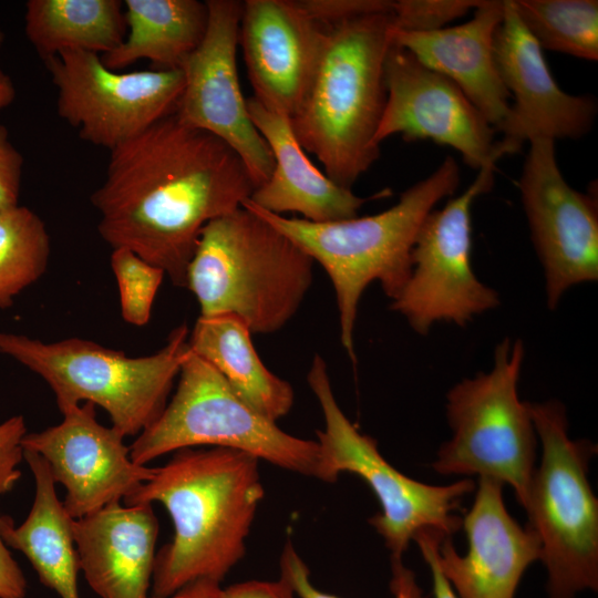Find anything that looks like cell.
<instances>
[{
    "instance_id": "obj_32",
    "label": "cell",
    "mask_w": 598,
    "mask_h": 598,
    "mask_svg": "<svg viewBox=\"0 0 598 598\" xmlns=\"http://www.w3.org/2000/svg\"><path fill=\"white\" fill-rule=\"evenodd\" d=\"M299 7L322 24H333L355 17L392 12L390 0H297Z\"/></svg>"
},
{
    "instance_id": "obj_17",
    "label": "cell",
    "mask_w": 598,
    "mask_h": 598,
    "mask_svg": "<svg viewBox=\"0 0 598 598\" xmlns=\"http://www.w3.org/2000/svg\"><path fill=\"white\" fill-rule=\"evenodd\" d=\"M495 60L501 79L515 104L496 142L502 158L517 153L537 137L577 140L594 126L597 102L590 95H573L554 80L543 50L518 18L513 0L504 1L495 34Z\"/></svg>"
},
{
    "instance_id": "obj_23",
    "label": "cell",
    "mask_w": 598,
    "mask_h": 598,
    "mask_svg": "<svg viewBox=\"0 0 598 598\" xmlns=\"http://www.w3.org/2000/svg\"><path fill=\"white\" fill-rule=\"evenodd\" d=\"M35 482L31 509L19 526L1 516V535L6 545L21 551L40 581L60 598H80V571L73 537V520L58 497L55 482L47 462L32 451H23Z\"/></svg>"
},
{
    "instance_id": "obj_19",
    "label": "cell",
    "mask_w": 598,
    "mask_h": 598,
    "mask_svg": "<svg viewBox=\"0 0 598 598\" xmlns=\"http://www.w3.org/2000/svg\"><path fill=\"white\" fill-rule=\"evenodd\" d=\"M503 485L480 477L474 503L462 519L468 540L465 556L457 554L451 536L437 548L439 567L458 598H514L527 567L540 559L536 532L508 514Z\"/></svg>"
},
{
    "instance_id": "obj_8",
    "label": "cell",
    "mask_w": 598,
    "mask_h": 598,
    "mask_svg": "<svg viewBox=\"0 0 598 598\" xmlns=\"http://www.w3.org/2000/svg\"><path fill=\"white\" fill-rule=\"evenodd\" d=\"M176 391L159 416L130 446L133 462L197 446L240 451L324 482L320 446L282 431L244 402L220 373L192 350Z\"/></svg>"
},
{
    "instance_id": "obj_38",
    "label": "cell",
    "mask_w": 598,
    "mask_h": 598,
    "mask_svg": "<svg viewBox=\"0 0 598 598\" xmlns=\"http://www.w3.org/2000/svg\"><path fill=\"white\" fill-rule=\"evenodd\" d=\"M220 582L199 579L179 589L171 598H221Z\"/></svg>"
},
{
    "instance_id": "obj_12",
    "label": "cell",
    "mask_w": 598,
    "mask_h": 598,
    "mask_svg": "<svg viewBox=\"0 0 598 598\" xmlns=\"http://www.w3.org/2000/svg\"><path fill=\"white\" fill-rule=\"evenodd\" d=\"M56 89V112L85 142L114 150L173 114L181 97V69L114 71L101 55L63 51L44 60Z\"/></svg>"
},
{
    "instance_id": "obj_14",
    "label": "cell",
    "mask_w": 598,
    "mask_h": 598,
    "mask_svg": "<svg viewBox=\"0 0 598 598\" xmlns=\"http://www.w3.org/2000/svg\"><path fill=\"white\" fill-rule=\"evenodd\" d=\"M554 143L544 137L529 141L518 181L549 309L558 306L570 287L598 280L597 199L568 185Z\"/></svg>"
},
{
    "instance_id": "obj_37",
    "label": "cell",
    "mask_w": 598,
    "mask_h": 598,
    "mask_svg": "<svg viewBox=\"0 0 598 598\" xmlns=\"http://www.w3.org/2000/svg\"><path fill=\"white\" fill-rule=\"evenodd\" d=\"M25 594L24 575L7 548L0 526V598H25Z\"/></svg>"
},
{
    "instance_id": "obj_13",
    "label": "cell",
    "mask_w": 598,
    "mask_h": 598,
    "mask_svg": "<svg viewBox=\"0 0 598 598\" xmlns=\"http://www.w3.org/2000/svg\"><path fill=\"white\" fill-rule=\"evenodd\" d=\"M208 20L199 45L181 66L184 86L178 120L218 137L248 168L256 188L274 169V156L255 127L243 96L236 63L243 2L207 0Z\"/></svg>"
},
{
    "instance_id": "obj_33",
    "label": "cell",
    "mask_w": 598,
    "mask_h": 598,
    "mask_svg": "<svg viewBox=\"0 0 598 598\" xmlns=\"http://www.w3.org/2000/svg\"><path fill=\"white\" fill-rule=\"evenodd\" d=\"M27 427L22 415L0 424V494L10 492L21 476L19 464L23 458L22 439Z\"/></svg>"
},
{
    "instance_id": "obj_5",
    "label": "cell",
    "mask_w": 598,
    "mask_h": 598,
    "mask_svg": "<svg viewBox=\"0 0 598 598\" xmlns=\"http://www.w3.org/2000/svg\"><path fill=\"white\" fill-rule=\"evenodd\" d=\"M313 264L293 240L241 205L203 228L186 288L200 317L235 316L251 333L268 334L298 311Z\"/></svg>"
},
{
    "instance_id": "obj_18",
    "label": "cell",
    "mask_w": 598,
    "mask_h": 598,
    "mask_svg": "<svg viewBox=\"0 0 598 598\" xmlns=\"http://www.w3.org/2000/svg\"><path fill=\"white\" fill-rule=\"evenodd\" d=\"M327 25L297 0H246L238 43L255 95L269 110L291 117L315 75Z\"/></svg>"
},
{
    "instance_id": "obj_6",
    "label": "cell",
    "mask_w": 598,
    "mask_h": 598,
    "mask_svg": "<svg viewBox=\"0 0 598 598\" xmlns=\"http://www.w3.org/2000/svg\"><path fill=\"white\" fill-rule=\"evenodd\" d=\"M188 336L183 323L156 353L127 357L81 338L44 342L0 332V353L40 375L53 391L60 411L81 402L99 405L126 437L137 436L163 412L190 353Z\"/></svg>"
},
{
    "instance_id": "obj_22",
    "label": "cell",
    "mask_w": 598,
    "mask_h": 598,
    "mask_svg": "<svg viewBox=\"0 0 598 598\" xmlns=\"http://www.w3.org/2000/svg\"><path fill=\"white\" fill-rule=\"evenodd\" d=\"M246 101L251 122L275 163L269 179L248 199L255 206L276 215L298 213L305 220L327 223L357 217L367 202L390 194L381 190L360 197L339 186L308 158L287 115L269 110L254 96Z\"/></svg>"
},
{
    "instance_id": "obj_28",
    "label": "cell",
    "mask_w": 598,
    "mask_h": 598,
    "mask_svg": "<svg viewBox=\"0 0 598 598\" xmlns=\"http://www.w3.org/2000/svg\"><path fill=\"white\" fill-rule=\"evenodd\" d=\"M51 255L43 220L30 208L16 206L0 212V308L45 272Z\"/></svg>"
},
{
    "instance_id": "obj_31",
    "label": "cell",
    "mask_w": 598,
    "mask_h": 598,
    "mask_svg": "<svg viewBox=\"0 0 598 598\" xmlns=\"http://www.w3.org/2000/svg\"><path fill=\"white\" fill-rule=\"evenodd\" d=\"M482 3L481 0H399L393 1L395 29L429 32L465 16Z\"/></svg>"
},
{
    "instance_id": "obj_29",
    "label": "cell",
    "mask_w": 598,
    "mask_h": 598,
    "mask_svg": "<svg viewBox=\"0 0 598 598\" xmlns=\"http://www.w3.org/2000/svg\"><path fill=\"white\" fill-rule=\"evenodd\" d=\"M110 264L118 288L122 318L130 324L145 326L164 271L124 247L113 249Z\"/></svg>"
},
{
    "instance_id": "obj_24",
    "label": "cell",
    "mask_w": 598,
    "mask_h": 598,
    "mask_svg": "<svg viewBox=\"0 0 598 598\" xmlns=\"http://www.w3.org/2000/svg\"><path fill=\"white\" fill-rule=\"evenodd\" d=\"M188 343L195 354L209 362L233 391L262 416L277 422L291 410L292 386L262 363L250 330L239 318L199 316Z\"/></svg>"
},
{
    "instance_id": "obj_2",
    "label": "cell",
    "mask_w": 598,
    "mask_h": 598,
    "mask_svg": "<svg viewBox=\"0 0 598 598\" xmlns=\"http://www.w3.org/2000/svg\"><path fill=\"white\" fill-rule=\"evenodd\" d=\"M259 460L223 447L175 452L126 505L161 503L174 526L155 556L151 596L171 598L199 580L221 582L246 551L264 498Z\"/></svg>"
},
{
    "instance_id": "obj_16",
    "label": "cell",
    "mask_w": 598,
    "mask_h": 598,
    "mask_svg": "<svg viewBox=\"0 0 598 598\" xmlns=\"http://www.w3.org/2000/svg\"><path fill=\"white\" fill-rule=\"evenodd\" d=\"M60 412L59 424L27 433L21 445L47 462L53 481L65 489L63 505L72 518L126 499L153 476L155 467L132 461L118 431L99 423L94 404Z\"/></svg>"
},
{
    "instance_id": "obj_20",
    "label": "cell",
    "mask_w": 598,
    "mask_h": 598,
    "mask_svg": "<svg viewBox=\"0 0 598 598\" xmlns=\"http://www.w3.org/2000/svg\"><path fill=\"white\" fill-rule=\"evenodd\" d=\"M158 520L152 504L112 503L73 520L79 568L101 598H151Z\"/></svg>"
},
{
    "instance_id": "obj_26",
    "label": "cell",
    "mask_w": 598,
    "mask_h": 598,
    "mask_svg": "<svg viewBox=\"0 0 598 598\" xmlns=\"http://www.w3.org/2000/svg\"><path fill=\"white\" fill-rule=\"evenodd\" d=\"M24 31L42 60L63 51L103 55L126 35L123 2L118 0H29Z\"/></svg>"
},
{
    "instance_id": "obj_39",
    "label": "cell",
    "mask_w": 598,
    "mask_h": 598,
    "mask_svg": "<svg viewBox=\"0 0 598 598\" xmlns=\"http://www.w3.org/2000/svg\"><path fill=\"white\" fill-rule=\"evenodd\" d=\"M16 97V87L10 76L0 66V110L10 105Z\"/></svg>"
},
{
    "instance_id": "obj_15",
    "label": "cell",
    "mask_w": 598,
    "mask_h": 598,
    "mask_svg": "<svg viewBox=\"0 0 598 598\" xmlns=\"http://www.w3.org/2000/svg\"><path fill=\"white\" fill-rule=\"evenodd\" d=\"M386 102L377 144L400 133L405 141L430 140L456 150L480 171L495 167L494 127L447 78L392 43L384 63Z\"/></svg>"
},
{
    "instance_id": "obj_10",
    "label": "cell",
    "mask_w": 598,
    "mask_h": 598,
    "mask_svg": "<svg viewBox=\"0 0 598 598\" xmlns=\"http://www.w3.org/2000/svg\"><path fill=\"white\" fill-rule=\"evenodd\" d=\"M307 381L324 422L317 431L324 482L352 473L370 486L381 512L369 523L382 536L391 556H402L419 530L432 528L452 536L461 528L462 519L454 512L474 491L473 480L434 486L405 476L381 455L377 441L362 434L340 409L321 355H315Z\"/></svg>"
},
{
    "instance_id": "obj_36",
    "label": "cell",
    "mask_w": 598,
    "mask_h": 598,
    "mask_svg": "<svg viewBox=\"0 0 598 598\" xmlns=\"http://www.w3.org/2000/svg\"><path fill=\"white\" fill-rule=\"evenodd\" d=\"M295 591L283 579L249 580L234 584L221 591V598H295Z\"/></svg>"
},
{
    "instance_id": "obj_1",
    "label": "cell",
    "mask_w": 598,
    "mask_h": 598,
    "mask_svg": "<svg viewBox=\"0 0 598 598\" xmlns=\"http://www.w3.org/2000/svg\"><path fill=\"white\" fill-rule=\"evenodd\" d=\"M255 189L231 147L174 112L110 151L104 181L90 199L99 234L112 249L132 250L186 288L203 228Z\"/></svg>"
},
{
    "instance_id": "obj_3",
    "label": "cell",
    "mask_w": 598,
    "mask_h": 598,
    "mask_svg": "<svg viewBox=\"0 0 598 598\" xmlns=\"http://www.w3.org/2000/svg\"><path fill=\"white\" fill-rule=\"evenodd\" d=\"M394 27L392 12L327 25L311 84L289 117L302 148L347 189L380 157L375 134L386 102L384 63Z\"/></svg>"
},
{
    "instance_id": "obj_21",
    "label": "cell",
    "mask_w": 598,
    "mask_h": 598,
    "mask_svg": "<svg viewBox=\"0 0 598 598\" xmlns=\"http://www.w3.org/2000/svg\"><path fill=\"white\" fill-rule=\"evenodd\" d=\"M503 13L504 1H482L472 19L458 25L429 32L393 30L395 44L453 82L498 132L512 107L494 49Z\"/></svg>"
},
{
    "instance_id": "obj_35",
    "label": "cell",
    "mask_w": 598,
    "mask_h": 598,
    "mask_svg": "<svg viewBox=\"0 0 598 598\" xmlns=\"http://www.w3.org/2000/svg\"><path fill=\"white\" fill-rule=\"evenodd\" d=\"M445 536L440 530L425 528L419 530L413 540L417 543L424 560H426L431 569L434 598H458L441 571L436 560L437 548Z\"/></svg>"
},
{
    "instance_id": "obj_25",
    "label": "cell",
    "mask_w": 598,
    "mask_h": 598,
    "mask_svg": "<svg viewBox=\"0 0 598 598\" xmlns=\"http://www.w3.org/2000/svg\"><path fill=\"white\" fill-rule=\"evenodd\" d=\"M123 7L126 35L117 48L101 55L114 71L140 60H148L158 70L181 69L206 32V1L125 0Z\"/></svg>"
},
{
    "instance_id": "obj_41",
    "label": "cell",
    "mask_w": 598,
    "mask_h": 598,
    "mask_svg": "<svg viewBox=\"0 0 598 598\" xmlns=\"http://www.w3.org/2000/svg\"><path fill=\"white\" fill-rule=\"evenodd\" d=\"M151 598H156V597L151 596Z\"/></svg>"
},
{
    "instance_id": "obj_9",
    "label": "cell",
    "mask_w": 598,
    "mask_h": 598,
    "mask_svg": "<svg viewBox=\"0 0 598 598\" xmlns=\"http://www.w3.org/2000/svg\"><path fill=\"white\" fill-rule=\"evenodd\" d=\"M522 340L505 338L489 372L464 379L446 395L453 431L433 470L444 475H478L508 484L525 508L536 457V431L527 402L517 393L524 361Z\"/></svg>"
},
{
    "instance_id": "obj_7",
    "label": "cell",
    "mask_w": 598,
    "mask_h": 598,
    "mask_svg": "<svg viewBox=\"0 0 598 598\" xmlns=\"http://www.w3.org/2000/svg\"><path fill=\"white\" fill-rule=\"evenodd\" d=\"M542 442L525 511L540 540L549 598L598 589V501L587 473L597 446L568 435L566 408L557 400L529 403Z\"/></svg>"
},
{
    "instance_id": "obj_4",
    "label": "cell",
    "mask_w": 598,
    "mask_h": 598,
    "mask_svg": "<svg viewBox=\"0 0 598 598\" xmlns=\"http://www.w3.org/2000/svg\"><path fill=\"white\" fill-rule=\"evenodd\" d=\"M460 178L455 158L446 156L384 212L337 221L289 218L268 213L248 199L243 206L293 240L326 270L336 293L341 343L355 359L353 334L364 290L378 281L391 300L400 295L411 274L412 250L424 219L440 200L454 194Z\"/></svg>"
},
{
    "instance_id": "obj_30",
    "label": "cell",
    "mask_w": 598,
    "mask_h": 598,
    "mask_svg": "<svg viewBox=\"0 0 598 598\" xmlns=\"http://www.w3.org/2000/svg\"><path fill=\"white\" fill-rule=\"evenodd\" d=\"M391 574L390 589L394 598H424L414 573L404 566L402 556H391ZM280 577L299 598H339L313 586L309 568L291 540L285 544L280 556Z\"/></svg>"
},
{
    "instance_id": "obj_27",
    "label": "cell",
    "mask_w": 598,
    "mask_h": 598,
    "mask_svg": "<svg viewBox=\"0 0 598 598\" xmlns=\"http://www.w3.org/2000/svg\"><path fill=\"white\" fill-rule=\"evenodd\" d=\"M513 4L542 50L598 59L597 0H513Z\"/></svg>"
},
{
    "instance_id": "obj_34",
    "label": "cell",
    "mask_w": 598,
    "mask_h": 598,
    "mask_svg": "<svg viewBox=\"0 0 598 598\" xmlns=\"http://www.w3.org/2000/svg\"><path fill=\"white\" fill-rule=\"evenodd\" d=\"M23 157L0 125V212L18 206Z\"/></svg>"
},
{
    "instance_id": "obj_40",
    "label": "cell",
    "mask_w": 598,
    "mask_h": 598,
    "mask_svg": "<svg viewBox=\"0 0 598 598\" xmlns=\"http://www.w3.org/2000/svg\"><path fill=\"white\" fill-rule=\"evenodd\" d=\"M3 41H4V34H3V32H2V30L0 28V48H1L2 43H3Z\"/></svg>"
},
{
    "instance_id": "obj_11",
    "label": "cell",
    "mask_w": 598,
    "mask_h": 598,
    "mask_svg": "<svg viewBox=\"0 0 598 598\" xmlns=\"http://www.w3.org/2000/svg\"><path fill=\"white\" fill-rule=\"evenodd\" d=\"M495 167L481 168L473 183L424 219L412 250L410 277L390 308L425 336L437 321L467 324L499 306V295L472 267V205L491 190Z\"/></svg>"
}]
</instances>
